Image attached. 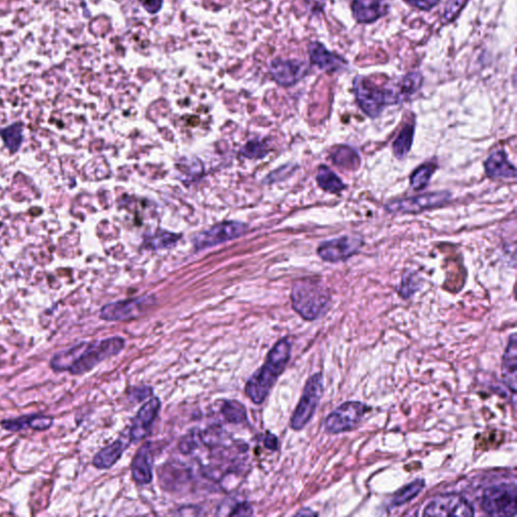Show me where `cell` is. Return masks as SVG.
I'll return each instance as SVG.
<instances>
[{"mask_svg": "<svg viewBox=\"0 0 517 517\" xmlns=\"http://www.w3.org/2000/svg\"><path fill=\"white\" fill-rule=\"evenodd\" d=\"M126 340L114 337L93 343L80 344L54 355L50 366L55 372L67 371L72 375H82L95 368L101 362L119 354Z\"/></svg>", "mask_w": 517, "mask_h": 517, "instance_id": "obj_1", "label": "cell"}, {"mask_svg": "<svg viewBox=\"0 0 517 517\" xmlns=\"http://www.w3.org/2000/svg\"><path fill=\"white\" fill-rule=\"evenodd\" d=\"M291 357V343L284 338L268 354L266 362L246 384V393L255 404L266 400L277 379L285 371Z\"/></svg>", "mask_w": 517, "mask_h": 517, "instance_id": "obj_2", "label": "cell"}, {"mask_svg": "<svg viewBox=\"0 0 517 517\" xmlns=\"http://www.w3.org/2000/svg\"><path fill=\"white\" fill-rule=\"evenodd\" d=\"M291 302L293 309L302 319L312 321L323 316L330 309L331 295L321 282L304 279L293 286Z\"/></svg>", "mask_w": 517, "mask_h": 517, "instance_id": "obj_3", "label": "cell"}, {"mask_svg": "<svg viewBox=\"0 0 517 517\" xmlns=\"http://www.w3.org/2000/svg\"><path fill=\"white\" fill-rule=\"evenodd\" d=\"M352 89L359 107L368 117L373 119L379 117L388 105L399 103L394 85L384 88L376 85L367 77H355Z\"/></svg>", "mask_w": 517, "mask_h": 517, "instance_id": "obj_4", "label": "cell"}, {"mask_svg": "<svg viewBox=\"0 0 517 517\" xmlns=\"http://www.w3.org/2000/svg\"><path fill=\"white\" fill-rule=\"evenodd\" d=\"M323 396V374H314L305 383L302 396L290 420L291 429L302 431L316 413L319 401Z\"/></svg>", "mask_w": 517, "mask_h": 517, "instance_id": "obj_5", "label": "cell"}, {"mask_svg": "<svg viewBox=\"0 0 517 517\" xmlns=\"http://www.w3.org/2000/svg\"><path fill=\"white\" fill-rule=\"evenodd\" d=\"M516 484L490 486L482 494L481 507L490 516H516Z\"/></svg>", "mask_w": 517, "mask_h": 517, "instance_id": "obj_6", "label": "cell"}, {"mask_svg": "<svg viewBox=\"0 0 517 517\" xmlns=\"http://www.w3.org/2000/svg\"><path fill=\"white\" fill-rule=\"evenodd\" d=\"M370 410V406L365 403L347 401L328 415L324 420V431L328 434H340L354 431Z\"/></svg>", "mask_w": 517, "mask_h": 517, "instance_id": "obj_7", "label": "cell"}, {"mask_svg": "<svg viewBox=\"0 0 517 517\" xmlns=\"http://www.w3.org/2000/svg\"><path fill=\"white\" fill-rule=\"evenodd\" d=\"M424 516L472 517L475 516L473 505L459 493H446L434 497L425 506Z\"/></svg>", "mask_w": 517, "mask_h": 517, "instance_id": "obj_8", "label": "cell"}, {"mask_svg": "<svg viewBox=\"0 0 517 517\" xmlns=\"http://www.w3.org/2000/svg\"><path fill=\"white\" fill-rule=\"evenodd\" d=\"M155 303L153 296L108 303L100 310V319L107 321H129L142 316Z\"/></svg>", "mask_w": 517, "mask_h": 517, "instance_id": "obj_9", "label": "cell"}, {"mask_svg": "<svg viewBox=\"0 0 517 517\" xmlns=\"http://www.w3.org/2000/svg\"><path fill=\"white\" fill-rule=\"evenodd\" d=\"M448 192L441 191L434 194L420 195V196L408 197V198L396 199L388 202L385 209L391 213H422L427 209L439 208L450 201Z\"/></svg>", "mask_w": 517, "mask_h": 517, "instance_id": "obj_10", "label": "cell"}, {"mask_svg": "<svg viewBox=\"0 0 517 517\" xmlns=\"http://www.w3.org/2000/svg\"><path fill=\"white\" fill-rule=\"evenodd\" d=\"M363 244V239L358 234H345L323 242L319 246L317 253L326 262L338 263L347 260L358 253Z\"/></svg>", "mask_w": 517, "mask_h": 517, "instance_id": "obj_11", "label": "cell"}, {"mask_svg": "<svg viewBox=\"0 0 517 517\" xmlns=\"http://www.w3.org/2000/svg\"><path fill=\"white\" fill-rule=\"evenodd\" d=\"M272 78L277 84L283 87L295 85L307 76L310 72V64L307 61L297 59H274L269 67Z\"/></svg>", "mask_w": 517, "mask_h": 517, "instance_id": "obj_12", "label": "cell"}, {"mask_svg": "<svg viewBox=\"0 0 517 517\" xmlns=\"http://www.w3.org/2000/svg\"><path fill=\"white\" fill-rule=\"evenodd\" d=\"M246 232V225L244 223L236 222L218 223L211 229L196 234L194 237V244L196 250H203L242 237Z\"/></svg>", "mask_w": 517, "mask_h": 517, "instance_id": "obj_13", "label": "cell"}, {"mask_svg": "<svg viewBox=\"0 0 517 517\" xmlns=\"http://www.w3.org/2000/svg\"><path fill=\"white\" fill-rule=\"evenodd\" d=\"M160 410H161V401L158 397H153L140 408L129 429L131 443H138L150 434Z\"/></svg>", "mask_w": 517, "mask_h": 517, "instance_id": "obj_14", "label": "cell"}, {"mask_svg": "<svg viewBox=\"0 0 517 517\" xmlns=\"http://www.w3.org/2000/svg\"><path fill=\"white\" fill-rule=\"evenodd\" d=\"M309 55L310 64L326 73L343 71L349 65L343 56L328 51L321 42L314 41L309 44Z\"/></svg>", "mask_w": 517, "mask_h": 517, "instance_id": "obj_15", "label": "cell"}, {"mask_svg": "<svg viewBox=\"0 0 517 517\" xmlns=\"http://www.w3.org/2000/svg\"><path fill=\"white\" fill-rule=\"evenodd\" d=\"M352 16L361 25H370L385 16L389 11L387 0H352Z\"/></svg>", "mask_w": 517, "mask_h": 517, "instance_id": "obj_16", "label": "cell"}, {"mask_svg": "<svg viewBox=\"0 0 517 517\" xmlns=\"http://www.w3.org/2000/svg\"><path fill=\"white\" fill-rule=\"evenodd\" d=\"M154 453L151 443H145L138 448L131 464V475L138 485H148L153 481Z\"/></svg>", "mask_w": 517, "mask_h": 517, "instance_id": "obj_17", "label": "cell"}, {"mask_svg": "<svg viewBox=\"0 0 517 517\" xmlns=\"http://www.w3.org/2000/svg\"><path fill=\"white\" fill-rule=\"evenodd\" d=\"M54 424V418L44 415H28L23 417L4 420L0 422L2 429L8 432H20L29 429L34 431H48Z\"/></svg>", "mask_w": 517, "mask_h": 517, "instance_id": "obj_18", "label": "cell"}, {"mask_svg": "<svg viewBox=\"0 0 517 517\" xmlns=\"http://www.w3.org/2000/svg\"><path fill=\"white\" fill-rule=\"evenodd\" d=\"M501 372L504 384L513 393V396H516L517 388V338L516 333L510 335L509 344L503 354Z\"/></svg>", "mask_w": 517, "mask_h": 517, "instance_id": "obj_19", "label": "cell"}, {"mask_svg": "<svg viewBox=\"0 0 517 517\" xmlns=\"http://www.w3.org/2000/svg\"><path fill=\"white\" fill-rule=\"evenodd\" d=\"M485 171L493 179H516V167L510 163L503 150L493 152L485 162Z\"/></svg>", "mask_w": 517, "mask_h": 517, "instance_id": "obj_20", "label": "cell"}, {"mask_svg": "<svg viewBox=\"0 0 517 517\" xmlns=\"http://www.w3.org/2000/svg\"><path fill=\"white\" fill-rule=\"evenodd\" d=\"M128 446V444L124 443L122 439H117L112 445L105 446L94 456L93 466L100 470L109 469L121 459L122 453Z\"/></svg>", "mask_w": 517, "mask_h": 517, "instance_id": "obj_21", "label": "cell"}, {"mask_svg": "<svg viewBox=\"0 0 517 517\" xmlns=\"http://www.w3.org/2000/svg\"><path fill=\"white\" fill-rule=\"evenodd\" d=\"M422 83H424V76L420 71L408 73L405 76L398 80L394 85V88H396L399 103L410 100L422 88Z\"/></svg>", "mask_w": 517, "mask_h": 517, "instance_id": "obj_22", "label": "cell"}, {"mask_svg": "<svg viewBox=\"0 0 517 517\" xmlns=\"http://www.w3.org/2000/svg\"><path fill=\"white\" fill-rule=\"evenodd\" d=\"M331 159L335 165L345 170L355 171L359 167L361 160L358 153L347 145H338L331 152Z\"/></svg>", "mask_w": 517, "mask_h": 517, "instance_id": "obj_23", "label": "cell"}, {"mask_svg": "<svg viewBox=\"0 0 517 517\" xmlns=\"http://www.w3.org/2000/svg\"><path fill=\"white\" fill-rule=\"evenodd\" d=\"M316 181L317 184L321 189L333 194H340L345 187L342 179L338 177L337 174L333 172L328 167L324 165L319 167Z\"/></svg>", "mask_w": 517, "mask_h": 517, "instance_id": "obj_24", "label": "cell"}, {"mask_svg": "<svg viewBox=\"0 0 517 517\" xmlns=\"http://www.w3.org/2000/svg\"><path fill=\"white\" fill-rule=\"evenodd\" d=\"M425 487L424 479H415L408 485L404 486L400 490L397 491L391 500L392 506L399 507L406 504L415 499Z\"/></svg>", "mask_w": 517, "mask_h": 517, "instance_id": "obj_25", "label": "cell"}, {"mask_svg": "<svg viewBox=\"0 0 517 517\" xmlns=\"http://www.w3.org/2000/svg\"><path fill=\"white\" fill-rule=\"evenodd\" d=\"M413 136H415V124H406L393 143V152L396 158L403 159L410 153Z\"/></svg>", "mask_w": 517, "mask_h": 517, "instance_id": "obj_26", "label": "cell"}, {"mask_svg": "<svg viewBox=\"0 0 517 517\" xmlns=\"http://www.w3.org/2000/svg\"><path fill=\"white\" fill-rule=\"evenodd\" d=\"M222 415L223 418L230 424H241L248 420L246 408L236 400L225 401L222 408Z\"/></svg>", "mask_w": 517, "mask_h": 517, "instance_id": "obj_27", "label": "cell"}, {"mask_svg": "<svg viewBox=\"0 0 517 517\" xmlns=\"http://www.w3.org/2000/svg\"><path fill=\"white\" fill-rule=\"evenodd\" d=\"M0 136L9 151L16 153L20 149L23 143V126L13 124L8 128L0 129Z\"/></svg>", "mask_w": 517, "mask_h": 517, "instance_id": "obj_28", "label": "cell"}, {"mask_svg": "<svg viewBox=\"0 0 517 517\" xmlns=\"http://www.w3.org/2000/svg\"><path fill=\"white\" fill-rule=\"evenodd\" d=\"M436 170V166L434 165H422L418 167L417 170L412 173L410 177V185L411 187L415 190H422L424 188L427 186L432 174Z\"/></svg>", "mask_w": 517, "mask_h": 517, "instance_id": "obj_29", "label": "cell"}, {"mask_svg": "<svg viewBox=\"0 0 517 517\" xmlns=\"http://www.w3.org/2000/svg\"><path fill=\"white\" fill-rule=\"evenodd\" d=\"M179 237L180 236L172 234V232H161V234L150 237L149 239H147V243L149 244V248L154 249V250L158 249L159 250V249L168 248V246L176 244Z\"/></svg>", "mask_w": 517, "mask_h": 517, "instance_id": "obj_30", "label": "cell"}, {"mask_svg": "<svg viewBox=\"0 0 517 517\" xmlns=\"http://www.w3.org/2000/svg\"><path fill=\"white\" fill-rule=\"evenodd\" d=\"M469 0H448L446 4L445 11H444L443 20L444 23H452L459 16L460 11L466 6Z\"/></svg>", "mask_w": 517, "mask_h": 517, "instance_id": "obj_31", "label": "cell"}, {"mask_svg": "<svg viewBox=\"0 0 517 517\" xmlns=\"http://www.w3.org/2000/svg\"><path fill=\"white\" fill-rule=\"evenodd\" d=\"M242 154L251 159L262 158V157H264L267 154L266 145L263 144V143L251 141V142L244 145Z\"/></svg>", "mask_w": 517, "mask_h": 517, "instance_id": "obj_32", "label": "cell"}, {"mask_svg": "<svg viewBox=\"0 0 517 517\" xmlns=\"http://www.w3.org/2000/svg\"><path fill=\"white\" fill-rule=\"evenodd\" d=\"M411 8L420 9L422 11H429L439 6L441 0H404Z\"/></svg>", "mask_w": 517, "mask_h": 517, "instance_id": "obj_33", "label": "cell"}, {"mask_svg": "<svg viewBox=\"0 0 517 517\" xmlns=\"http://www.w3.org/2000/svg\"><path fill=\"white\" fill-rule=\"evenodd\" d=\"M153 390L149 387H137L133 388L129 393L131 400L135 403H141V401L145 400L150 396H152Z\"/></svg>", "mask_w": 517, "mask_h": 517, "instance_id": "obj_34", "label": "cell"}, {"mask_svg": "<svg viewBox=\"0 0 517 517\" xmlns=\"http://www.w3.org/2000/svg\"><path fill=\"white\" fill-rule=\"evenodd\" d=\"M305 6L314 16L321 15L326 8V0H304Z\"/></svg>", "mask_w": 517, "mask_h": 517, "instance_id": "obj_35", "label": "cell"}, {"mask_svg": "<svg viewBox=\"0 0 517 517\" xmlns=\"http://www.w3.org/2000/svg\"><path fill=\"white\" fill-rule=\"evenodd\" d=\"M138 2L151 15L159 13L160 9L163 6V0H138Z\"/></svg>", "mask_w": 517, "mask_h": 517, "instance_id": "obj_36", "label": "cell"}, {"mask_svg": "<svg viewBox=\"0 0 517 517\" xmlns=\"http://www.w3.org/2000/svg\"><path fill=\"white\" fill-rule=\"evenodd\" d=\"M253 514V510L251 507L246 502L239 503L237 504L232 512H230L229 516H248Z\"/></svg>", "mask_w": 517, "mask_h": 517, "instance_id": "obj_37", "label": "cell"}, {"mask_svg": "<svg viewBox=\"0 0 517 517\" xmlns=\"http://www.w3.org/2000/svg\"><path fill=\"white\" fill-rule=\"evenodd\" d=\"M196 448V441L194 436H187L184 439H181L179 444V450L183 453H189Z\"/></svg>", "mask_w": 517, "mask_h": 517, "instance_id": "obj_38", "label": "cell"}, {"mask_svg": "<svg viewBox=\"0 0 517 517\" xmlns=\"http://www.w3.org/2000/svg\"><path fill=\"white\" fill-rule=\"evenodd\" d=\"M265 446L269 450L276 451L278 448V439L272 434H268L264 439Z\"/></svg>", "mask_w": 517, "mask_h": 517, "instance_id": "obj_39", "label": "cell"}, {"mask_svg": "<svg viewBox=\"0 0 517 517\" xmlns=\"http://www.w3.org/2000/svg\"><path fill=\"white\" fill-rule=\"evenodd\" d=\"M296 516H316V512L311 511L309 509V511H305V509H302V511L298 512Z\"/></svg>", "mask_w": 517, "mask_h": 517, "instance_id": "obj_40", "label": "cell"}]
</instances>
